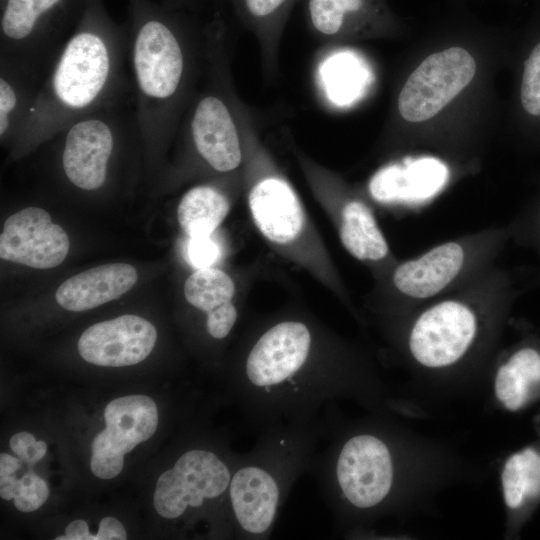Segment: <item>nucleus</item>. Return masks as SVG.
<instances>
[{
	"instance_id": "7c9ffc66",
	"label": "nucleus",
	"mask_w": 540,
	"mask_h": 540,
	"mask_svg": "<svg viewBox=\"0 0 540 540\" xmlns=\"http://www.w3.org/2000/svg\"><path fill=\"white\" fill-rule=\"evenodd\" d=\"M238 312L232 302L209 312L206 316L205 328L210 337L215 340L225 339L236 324Z\"/></svg>"
},
{
	"instance_id": "aec40b11",
	"label": "nucleus",
	"mask_w": 540,
	"mask_h": 540,
	"mask_svg": "<svg viewBox=\"0 0 540 540\" xmlns=\"http://www.w3.org/2000/svg\"><path fill=\"white\" fill-rule=\"evenodd\" d=\"M537 382H540V349L526 343L498 368L496 396L507 409L518 410L526 403L530 387Z\"/></svg>"
},
{
	"instance_id": "72a5a7b5",
	"label": "nucleus",
	"mask_w": 540,
	"mask_h": 540,
	"mask_svg": "<svg viewBox=\"0 0 540 540\" xmlns=\"http://www.w3.org/2000/svg\"><path fill=\"white\" fill-rule=\"evenodd\" d=\"M56 540H95V534L89 532L87 523L84 520L72 521L65 530L64 536L55 538Z\"/></svg>"
},
{
	"instance_id": "423d86ee",
	"label": "nucleus",
	"mask_w": 540,
	"mask_h": 540,
	"mask_svg": "<svg viewBox=\"0 0 540 540\" xmlns=\"http://www.w3.org/2000/svg\"><path fill=\"white\" fill-rule=\"evenodd\" d=\"M308 472L335 515L375 510L389 497L395 473L388 443L370 431L335 435Z\"/></svg>"
},
{
	"instance_id": "ddd939ff",
	"label": "nucleus",
	"mask_w": 540,
	"mask_h": 540,
	"mask_svg": "<svg viewBox=\"0 0 540 540\" xmlns=\"http://www.w3.org/2000/svg\"><path fill=\"white\" fill-rule=\"evenodd\" d=\"M157 339L156 328L136 315H122L87 328L78 341L81 357L104 367L131 366L143 361Z\"/></svg>"
},
{
	"instance_id": "f3484780",
	"label": "nucleus",
	"mask_w": 540,
	"mask_h": 540,
	"mask_svg": "<svg viewBox=\"0 0 540 540\" xmlns=\"http://www.w3.org/2000/svg\"><path fill=\"white\" fill-rule=\"evenodd\" d=\"M46 71L34 65L0 58V139L1 143L17 141Z\"/></svg>"
},
{
	"instance_id": "bb28decb",
	"label": "nucleus",
	"mask_w": 540,
	"mask_h": 540,
	"mask_svg": "<svg viewBox=\"0 0 540 540\" xmlns=\"http://www.w3.org/2000/svg\"><path fill=\"white\" fill-rule=\"evenodd\" d=\"M511 240L532 249L540 261V194L510 222Z\"/></svg>"
},
{
	"instance_id": "412c9836",
	"label": "nucleus",
	"mask_w": 540,
	"mask_h": 540,
	"mask_svg": "<svg viewBox=\"0 0 540 540\" xmlns=\"http://www.w3.org/2000/svg\"><path fill=\"white\" fill-rule=\"evenodd\" d=\"M228 212L227 198L210 185L188 190L177 209L179 224L188 237L212 235Z\"/></svg>"
},
{
	"instance_id": "20e7f679",
	"label": "nucleus",
	"mask_w": 540,
	"mask_h": 540,
	"mask_svg": "<svg viewBox=\"0 0 540 540\" xmlns=\"http://www.w3.org/2000/svg\"><path fill=\"white\" fill-rule=\"evenodd\" d=\"M531 284L497 265L460 288L413 310L407 335L411 357L427 368L461 361L480 338L483 324L503 314Z\"/></svg>"
},
{
	"instance_id": "473e14b6",
	"label": "nucleus",
	"mask_w": 540,
	"mask_h": 540,
	"mask_svg": "<svg viewBox=\"0 0 540 540\" xmlns=\"http://www.w3.org/2000/svg\"><path fill=\"white\" fill-rule=\"evenodd\" d=\"M127 534L123 525L113 517H105L99 523V530L95 534V540H123Z\"/></svg>"
},
{
	"instance_id": "9d476101",
	"label": "nucleus",
	"mask_w": 540,
	"mask_h": 540,
	"mask_svg": "<svg viewBox=\"0 0 540 540\" xmlns=\"http://www.w3.org/2000/svg\"><path fill=\"white\" fill-rule=\"evenodd\" d=\"M475 72L474 58L461 47L431 54L401 89L398 97L401 116L409 122L432 118L471 82Z\"/></svg>"
},
{
	"instance_id": "2eb2a0df",
	"label": "nucleus",
	"mask_w": 540,
	"mask_h": 540,
	"mask_svg": "<svg viewBox=\"0 0 540 540\" xmlns=\"http://www.w3.org/2000/svg\"><path fill=\"white\" fill-rule=\"evenodd\" d=\"M136 269L126 263L100 265L65 280L57 289V303L66 310L80 312L118 299L136 283Z\"/></svg>"
},
{
	"instance_id": "f257e3e1",
	"label": "nucleus",
	"mask_w": 540,
	"mask_h": 540,
	"mask_svg": "<svg viewBox=\"0 0 540 540\" xmlns=\"http://www.w3.org/2000/svg\"><path fill=\"white\" fill-rule=\"evenodd\" d=\"M315 334L300 320L268 326L245 351L229 382L246 424L258 432L320 417L325 403L352 386L345 366L320 355Z\"/></svg>"
},
{
	"instance_id": "0eeeda50",
	"label": "nucleus",
	"mask_w": 540,
	"mask_h": 540,
	"mask_svg": "<svg viewBox=\"0 0 540 540\" xmlns=\"http://www.w3.org/2000/svg\"><path fill=\"white\" fill-rule=\"evenodd\" d=\"M511 236L508 223L439 243L396 263L388 277L389 287L399 302L414 310L455 291L496 265Z\"/></svg>"
},
{
	"instance_id": "c9c22d12",
	"label": "nucleus",
	"mask_w": 540,
	"mask_h": 540,
	"mask_svg": "<svg viewBox=\"0 0 540 540\" xmlns=\"http://www.w3.org/2000/svg\"><path fill=\"white\" fill-rule=\"evenodd\" d=\"M18 479L14 475L0 476V496L5 500L14 497L15 487Z\"/></svg>"
},
{
	"instance_id": "1a4fd4ad",
	"label": "nucleus",
	"mask_w": 540,
	"mask_h": 540,
	"mask_svg": "<svg viewBox=\"0 0 540 540\" xmlns=\"http://www.w3.org/2000/svg\"><path fill=\"white\" fill-rule=\"evenodd\" d=\"M64 0H6L0 23V58L47 72L69 36L60 19Z\"/></svg>"
},
{
	"instance_id": "9b49d317",
	"label": "nucleus",
	"mask_w": 540,
	"mask_h": 540,
	"mask_svg": "<svg viewBox=\"0 0 540 540\" xmlns=\"http://www.w3.org/2000/svg\"><path fill=\"white\" fill-rule=\"evenodd\" d=\"M104 417L106 428L92 442L90 468L96 477L111 479L122 471L124 455L155 433L158 410L150 397L128 395L112 400Z\"/></svg>"
},
{
	"instance_id": "4be33fe9",
	"label": "nucleus",
	"mask_w": 540,
	"mask_h": 540,
	"mask_svg": "<svg viewBox=\"0 0 540 540\" xmlns=\"http://www.w3.org/2000/svg\"><path fill=\"white\" fill-rule=\"evenodd\" d=\"M321 79L327 97L337 105L354 101L365 89L368 72L352 53L330 56L321 66Z\"/></svg>"
},
{
	"instance_id": "5701e85b",
	"label": "nucleus",
	"mask_w": 540,
	"mask_h": 540,
	"mask_svg": "<svg viewBox=\"0 0 540 540\" xmlns=\"http://www.w3.org/2000/svg\"><path fill=\"white\" fill-rule=\"evenodd\" d=\"M504 499L516 509L525 499L540 495V453L523 449L508 458L502 471Z\"/></svg>"
},
{
	"instance_id": "7ed1b4c3",
	"label": "nucleus",
	"mask_w": 540,
	"mask_h": 540,
	"mask_svg": "<svg viewBox=\"0 0 540 540\" xmlns=\"http://www.w3.org/2000/svg\"><path fill=\"white\" fill-rule=\"evenodd\" d=\"M325 432L324 417L279 423L259 431L252 449L238 455L227 500L236 536L270 538L281 507L295 482L309 471Z\"/></svg>"
},
{
	"instance_id": "cd10ccee",
	"label": "nucleus",
	"mask_w": 540,
	"mask_h": 540,
	"mask_svg": "<svg viewBox=\"0 0 540 540\" xmlns=\"http://www.w3.org/2000/svg\"><path fill=\"white\" fill-rule=\"evenodd\" d=\"M49 496L46 482L34 473L25 474L17 481L14 504L21 512H32L40 508Z\"/></svg>"
},
{
	"instance_id": "6ab92c4d",
	"label": "nucleus",
	"mask_w": 540,
	"mask_h": 540,
	"mask_svg": "<svg viewBox=\"0 0 540 540\" xmlns=\"http://www.w3.org/2000/svg\"><path fill=\"white\" fill-rule=\"evenodd\" d=\"M340 238L347 251L361 261L382 263L391 255L372 211L358 199L342 208Z\"/></svg>"
},
{
	"instance_id": "c756f323",
	"label": "nucleus",
	"mask_w": 540,
	"mask_h": 540,
	"mask_svg": "<svg viewBox=\"0 0 540 540\" xmlns=\"http://www.w3.org/2000/svg\"><path fill=\"white\" fill-rule=\"evenodd\" d=\"M293 0H239L244 16L257 24L278 21Z\"/></svg>"
},
{
	"instance_id": "4468645a",
	"label": "nucleus",
	"mask_w": 540,
	"mask_h": 540,
	"mask_svg": "<svg viewBox=\"0 0 540 540\" xmlns=\"http://www.w3.org/2000/svg\"><path fill=\"white\" fill-rule=\"evenodd\" d=\"M195 100L186 120L187 134L195 151L218 172L236 169L242 153L228 105L215 91H207Z\"/></svg>"
},
{
	"instance_id": "a878e982",
	"label": "nucleus",
	"mask_w": 540,
	"mask_h": 540,
	"mask_svg": "<svg viewBox=\"0 0 540 540\" xmlns=\"http://www.w3.org/2000/svg\"><path fill=\"white\" fill-rule=\"evenodd\" d=\"M519 104L527 117L540 120V37L533 41L523 61Z\"/></svg>"
},
{
	"instance_id": "a211bd4d",
	"label": "nucleus",
	"mask_w": 540,
	"mask_h": 540,
	"mask_svg": "<svg viewBox=\"0 0 540 540\" xmlns=\"http://www.w3.org/2000/svg\"><path fill=\"white\" fill-rule=\"evenodd\" d=\"M447 176V168L442 162L422 158L381 169L371 179L369 190L372 197L380 202H413L437 193Z\"/></svg>"
},
{
	"instance_id": "dca6fc26",
	"label": "nucleus",
	"mask_w": 540,
	"mask_h": 540,
	"mask_svg": "<svg viewBox=\"0 0 540 540\" xmlns=\"http://www.w3.org/2000/svg\"><path fill=\"white\" fill-rule=\"evenodd\" d=\"M249 208L256 226L270 241L288 243L301 231V205L292 188L279 178L258 182L249 194Z\"/></svg>"
},
{
	"instance_id": "f03ea898",
	"label": "nucleus",
	"mask_w": 540,
	"mask_h": 540,
	"mask_svg": "<svg viewBox=\"0 0 540 540\" xmlns=\"http://www.w3.org/2000/svg\"><path fill=\"white\" fill-rule=\"evenodd\" d=\"M133 95L129 34L89 15L50 64L16 148L34 147L77 119Z\"/></svg>"
},
{
	"instance_id": "f8f14e48",
	"label": "nucleus",
	"mask_w": 540,
	"mask_h": 540,
	"mask_svg": "<svg viewBox=\"0 0 540 540\" xmlns=\"http://www.w3.org/2000/svg\"><path fill=\"white\" fill-rule=\"evenodd\" d=\"M69 251V238L50 214L39 207H26L12 214L0 235V257L36 269L60 265Z\"/></svg>"
},
{
	"instance_id": "f704fd0d",
	"label": "nucleus",
	"mask_w": 540,
	"mask_h": 540,
	"mask_svg": "<svg viewBox=\"0 0 540 540\" xmlns=\"http://www.w3.org/2000/svg\"><path fill=\"white\" fill-rule=\"evenodd\" d=\"M20 458L7 453L0 455V476L14 475L20 468Z\"/></svg>"
},
{
	"instance_id": "b1692460",
	"label": "nucleus",
	"mask_w": 540,
	"mask_h": 540,
	"mask_svg": "<svg viewBox=\"0 0 540 540\" xmlns=\"http://www.w3.org/2000/svg\"><path fill=\"white\" fill-rule=\"evenodd\" d=\"M235 291L232 279L216 268L197 269L186 280L184 295L187 302L206 315L231 302Z\"/></svg>"
},
{
	"instance_id": "2f4dec72",
	"label": "nucleus",
	"mask_w": 540,
	"mask_h": 540,
	"mask_svg": "<svg viewBox=\"0 0 540 540\" xmlns=\"http://www.w3.org/2000/svg\"><path fill=\"white\" fill-rule=\"evenodd\" d=\"M11 450L24 462L35 464L41 460L47 451L44 441H36L28 432H18L10 439Z\"/></svg>"
},
{
	"instance_id": "393cba45",
	"label": "nucleus",
	"mask_w": 540,
	"mask_h": 540,
	"mask_svg": "<svg viewBox=\"0 0 540 540\" xmlns=\"http://www.w3.org/2000/svg\"><path fill=\"white\" fill-rule=\"evenodd\" d=\"M369 0H307L312 27L321 35L334 36L355 18L368 14Z\"/></svg>"
},
{
	"instance_id": "39448f33",
	"label": "nucleus",
	"mask_w": 540,
	"mask_h": 540,
	"mask_svg": "<svg viewBox=\"0 0 540 540\" xmlns=\"http://www.w3.org/2000/svg\"><path fill=\"white\" fill-rule=\"evenodd\" d=\"M129 64L141 138L157 152L178 126L190 93L191 43L170 19L139 16L129 33Z\"/></svg>"
},
{
	"instance_id": "6e6552de",
	"label": "nucleus",
	"mask_w": 540,
	"mask_h": 540,
	"mask_svg": "<svg viewBox=\"0 0 540 540\" xmlns=\"http://www.w3.org/2000/svg\"><path fill=\"white\" fill-rule=\"evenodd\" d=\"M239 454L218 453L193 447L184 451L156 483L154 507L165 519H178L189 509L198 510L208 502L228 500L232 473Z\"/></svg>"
},
{
	"instance_id": "c85d7f7f",
	"label": "nucleus",
	"mask_w": 540,
	"mask_h": 540,
	"mask_svg": "<svg viewBox=\"0 0 540 540\" xmlns=\"http://www.w3.org/2000/svg\"><path fill=\"white\" fill-rule=\"evenodd\" d=\"M184 255L188 263L194 268H210L220 259L221 247L212 235L189 237Z\"/></svg>"
}]
</instances>
